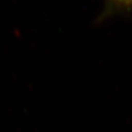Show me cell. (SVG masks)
<instances>
[{
  "instance_id": "1",
  "label": "cell",
  "mask_w": 132,
  "mask_h": 132,
  "mask_svg": "<svg viewBox=\"0 0 132 132\" xmlns=\"http://www.w3.org/2000/svg\"><path fill=\"white\" fill-rule=\"evenodd\" d=\"M122 2H125V3H129V4H132V0H120Z\"/></svg>"
}]
</instances>
